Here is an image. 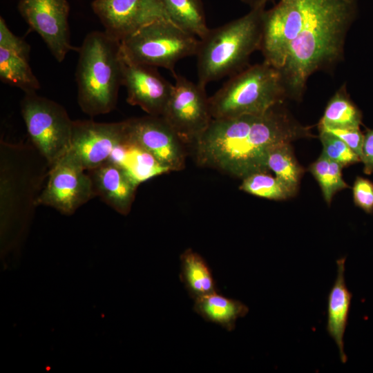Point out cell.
Instances as JSON below:
<instances>
[{"mask_svg": "<svg viewBox=\"0 0 373 373\" xmlns=\"http://www.w3.org/2000/svg\"><path fill=\"white\" fill-rule=\"evenodd\" d=\"M276 106L260 114L213 119L190 149L198 165L243 179L267 173L271 150L282 142L310 137L303 126Z\"/></svg>", "mask_w": 373, "mask_h": 373, "instance_id": "obj_1", "label": "cell"}, {"mask_svg": "<svg viewBox=\"0 0 373 373\" xmlns=\"http://www.w3.org/2000/svg\"><path fill=\"white\" fill-rule=\"evenodd\" d=\"M355 14L354 0H312L280 69L287 96H302L309 76L335 62Z\"/></svg>", "mask_w": 373, "mask_h": 373, "instance_id": "obj_2", "label": "cell"}, {"mask_svg": "<svg viewBox=\"0 0 373 373\" xmlns=\"http://www.w3.org/2000/svg\"><path fill=\"white\" fill-rule=\"evenodd\" d=\"M50 169L32 144L1 141V253L17 249L24 241Z\"/></svg>", "mask_w": 373, "mask_h": 373, "instance_id": "obj_3", "label": "cell"}, {"mask_svg": "<svg viewBox=\"0 0 373 373\" xmlns=\"http://www.w3.org/2000/svg\"><path fill=\"white\" fill-rule=\"evenodd\" d=\"M78 50V104L90 117L109 113L116 107L122 86L121 42L104 30L93 31Z\"/></svg>", "mask_w": 373, "mask_h": 373, "instance_id": "obj_4", "label": "cell"}, {"mask_svg": "<svg viewBox=\"0 0 373 373\" xmlns=\"http://www.w3.org/2000/svg\"><path fill=\"white\" fill-rule=\"evenodd\" d=\"M265 9H251L245 15L210 29L200 39L197 56L198 82H210L240 71L250 55L260 50Z\"/></svg>", "mask_w": 373, "mask_h": 373, "instance_id": "obj_5", "label": "cell"}, {"mask_svg": "<svg viewBox=\"0 0 373 373\" xmlns=\"http://www.w3.org/2000/svg\"><path fill=\"white\" fill-rule=\"evenodd\" d=\"M287 97L279 69L263 61L233 75L209 97L213 119L263 113Z\"/></svg>", "mask_w": 373, "mask_h": 373, "instance_id": "obj_6", "label": "cell"}, {"mask_svg": "<svg viewBox=\"0 0 373 373\" xmlns=\"http://www.w3.org/2000/svg\"><path fill=\"white\" fill-rule=\"evenodd\" d=\"M122 52L133 61L162 67L175 73L181 59L195 55L200 39L169 19H160L143 27L124 39Z\"/></svg>", "mask_w": 373, "mask_h": 373, "instance_id": "obj_7", "label": "cell"}, {"mask_svg": "<svg viewBox=\"0 0 373 373\" xmlns=\"http://www.w3.org/2000/svg\"><path fill=\"white\" fill-rule=\"evenodd\" d=\"M21 112L32 144L52 167L70 149L74 120L63 106L37 92L25 93Z\"/></svg>", "mask_w": 373, "mask_h": 373, "instance_id": "obj_8", "label": "cell"}, {"mask_svg": "<svg viewBox=\"0 0 373 373\" xmlns=\"http://www.w3.org/2000/svg\"><path fill=\"white\" fill-rule=\"evenodd\" d=\"M173 75L175 82L161 117L184 144L190 147L213 119L209 97L205 86L176 73Z\"/></svg>", "mask_w": 373, "mask_h": 373, "instance_id": "obj_9", "label": "cell"}, {"mask_svg": "<svg viewBox=\"0 0 373 373\" xmlns=\"http://www.w3.org/2000/svg\"><path fill=\"white\" fill-rule=\"evenodd\" d=\"M95 196L89 175L69 149L52 166L37 205L50 207L70 216Z\"/></svg>", "mask_w": 373, "mask_h": 373, "instance_id": "obj_10", "label": "cell"}, {"mask_svg": "<svg viewBox=\"0 0 373 373\" xmlns=\"http://www.w3.org/2000/svg\"><path fill=\"white\" fill-rule=\"evenodd\" d=\"M18 10L28 25L46 44L52 55L61 62L72 50L67 0H20Z\"/></svg>", "mask_w": 373, "mask_h": 373, "instance_id": "obj_11", "label": "cell"}, {"mask_svg": "<svg viewBox=\"0 0 373 373\" xmlns=\"http://www.w3.org/2000/svg\"><path fill=\"white\" fill-rule=\"evenodd\" d=\"M128 141L151 155L169 171L185 167L186 146L161 116L126 120Z\"/></svg>", "mask_w": 373, "mask_h": 373, "instance_id": "obj_12", "label": "cell"}, {"mask_svg": "<svg viewBox=\"0 0 373 373\" xmlns=\"http://www.w3.org/2000/svg\"><path fill=\"white\" fill-rule=\"evenodd\" d=\"M91 8L104 31L119 41L152 22L170 20L160 0H94Z\"/></svg>", "mask_w": 373, "mask_h": 373, "instance_id": "obj_13", "label": "cell"}, {"mask_svg": "<svg viewBox=\"0 0 373 373\" xmlns=\"http://www.w3.org/2000/svg\"><path fill=\"white\" fill-rule=\"evenodd\" d=\"M128 142L126 120L111 123L74 120L70 150L88 171L111 160L115 149Z\"/></svg>", "mask_w": 373, "mask_h": 373, "instance_id": "obj_14", "label": "cell"}, {"mask_svg": "<svg viewBox=\"0 0 373 373\" xmlns=\"http://www.w3.org/2000/svg\"><path fill=\"white\" fill-rule=\"evenodd\" d=\"M121 64L122 86L127 91V102L140 107L149 115L161 116L173 84L162 77L155 67L128 59L122 49Z\"/></svg>", "mask_w": 373, "mask_h": 373, "instance_id": "obj_15", "label": "cell"}, {"mask_svg": "<svg viewBox=\"0 0 373 373\" xmlns=\"http://www.w3.org/2000/svg\"><path fill=\"white\" fill-rule=\"evenodd\" d=\"M30 46L15 35L0 17V79L25 93L37 92L40 83L30 64Z\"/></svg>", "mask_w": 373, "mask_h": 373, "instance_id": "obj_16", "label": "cell"}, {"mask_svg": "<svg viewBox=\"0 0 373 373\" xmlns=\"http://www.w3.org/2000/svg\"><path fill=\"white\" fill-rule=\"evenodd\" d=\"M86 171L95 195L119 214L128 215L140 184L128 171L112 160Z\"/></svg>", "mask_w": 373, "mask_h": 373, "instance_id": "obj_17", "label": "cell"}, {"mask_svg": "<svg viewBox=\"0 0 373 373\" xmlns=\"http://www.w3.org/2000/svg\"><path fill=\"white\" fill-rule=\"evenodd\" d=\"M345 258L336 261L337 276L327 297V322L326 330L334 340L342 363L347 356L344 352L343 336L348 322L352 295L347 288L345 280Z\"/></svg>", "mask_w": 373, "mask_h": 373, "instance_id": "obj_18", "label": "cell"}, {"mask_svg": "<svg viewBox=\"0 0 373 373\" xmlns=\"http://www.w3.org/2000/svg\"><path fill=\"white\" fill-rule=\"evenodd\" d=\"M193 310L204 320L216 324L231 332L235 329L238 318L249 312L242 302L227 298L216 292L194 300Z\"/></svg>", "mask_w": 373, "mask_h": 373, "instance_id": "obj_19", "label": "cell"}, {"mask_svg": "<svg viewBox=\"0 0 373 373\" xmlns=\"http://www.w3.org/2000/svg\"><path fill=\"white\" fill-rule=\"evenodd\" d=\"M180 278L193 300L218 291L209 266L202 256L191 248L180 255Z\"/></svg>", "mask_w": 373, "mask_h": 373, "instance_id": "obj_20", "label": "cell"}, {"mask_svg": "<svg viewBox=\"0 0 373 373\" xmlns=\"http://www.w3.org/2000/svg\"><path fill=\"white\" fill-rule=\"evenodd\" d=\"M170 20L182 29L203 38L209 28L202 0H160Z\"/></svg>", "mask_w": 373, "mask_h": 373, "instance_id": "obj_21", "label": "cell"}, {"mask_svg": "<svg viewBox=\"0 0 373 373\" xmlns=\"http://www.w3.org/2000/svg\"><path fill=\"white\" fill-rule=\"evenodd\" d=\"M267 166L294 196L304 171L294 156L291 142L280 143L271 150Z\"/></svg>", "mask_w": 373, "mask_h": 373, "instance_id": "obj_22", "label": "cell"}, {"mask_svg": "<svg viewBox=\"0 0 373 373\" xmlns=\"http://www.w3.org/2000/svg\"><path fill=\"white\" fill-rule=\"evenodd\" d=\"M362 115L341 87L328 102L318 128L360 127Z\"/></svg>", "mask_w": 373, "mask_h": 373, "instance_id": "obj_23", "label": "cell"}, {"mask_svg": "<svg viewBox=\"0 0 373 373\" xmlns=\"http://www.w3.org/2000/svg\"><path fill=\"white\" fill-rule=\"evenodd\" d=\"M117 162L124 166L139 184L169 172L151 155L129 141L120 151Z\"/></svg>", "mask_w": 373, "mask_h": 373, "instance_id": "obj_24", "label": "cell"}, {"mask_svg": "<svg viewBox=\"0 0 373 373\" xmlns=\"http://www.w3.org/2000/svg\"><path fill=\"white\" fill-rule=\"evenodd\" d=\"M343 166L323 154L313 162L309 171L321 186L325 202L329 204L338 191L349 188L342 175Z\"/></svg>", "mask_w": 373, "mask_h": 373, "instance_id": "obj_25", "label": "cell"}, {"mask_svg": "<svg viewBox=\"0 0 373 373\" xmlns=\"http://www.w3.org/2000/svg\"><path fill=\"white\" fill-rule=\"evenodd\" d=\"M240 189L251 195L269 200H280L292 197L285 185L275 176L256 173L242 179Z\"/></svg>", "mask_w": 373, "mask_h": 373, "instance_id": "obj_26", "label": "cell"}, {"mask_svg": "<svg viewBox=\"0 0 373 373\" xmlns=\"http://www.w3.org/2000/svg\"><path fill=\"white\" fill-rule=\"evenodd\" d=\"M319 138L323 145L322 154L343 167L361 162L360 157L334 135L319 130Z\"/></svg>", "mask_w": 373, "mask_h": 373, "instance_id": "obj_27", "label": "cell"}, {"mask_svg": "<svg viewBox=\"0 0 373 373\" xmlns=\"http://www.w3.org/2000/svg\"><path fill=\"white\" fill-rule=\"evenodd\" d=\"M354 204L369 214L373 213V183L361 177H356L353 185Z\"/></svg>", "mask_w": 373, "mask_h": 373, "instance_id": "obj_28", "label": "cell"}, {"mask_svg": "<svg viewBox=\"0 0 373 373\" xmlns=\"http://www.w3.org/2000/svg\"><path fill=\"white\" fill-rule=\"evenodd\" d=\"M327 131L343 140L361 158L364 134L356 128H318Z\"/></svg>", "mask_w": 373, "mask_h": 373, "instance_id": "obj_29", "label": "cell"}, {"mask_svg": "<svg viewBox=\"0 0 373 373\" xmlns=\"http://www.w3.org/2000/svg\"><path fill=\"white\" fill-rule=\"evenodd\" d=\"M361 160L364 173H373V129L367 130L364 134Z\"/></svg>", "mask_w": 373, "mask_h": 373, "instance_id": "obj_30", "label": "cell"}, {"mask_svg": "<svg viewBox=\"0 0 373 373\" xmlns=\"http://www.w3.org/2000/svg\"><path fill=\"white\" fill-rule=\"evenodd\" d=\"M243 3L249 6L251 9L258 8H265L266 4L269 1L274 0H240Z\"/></svg>", "mask_w": 373, "mask_h": 373, "instance_id": "obj_31", "label": "cell"}]
</instances>
